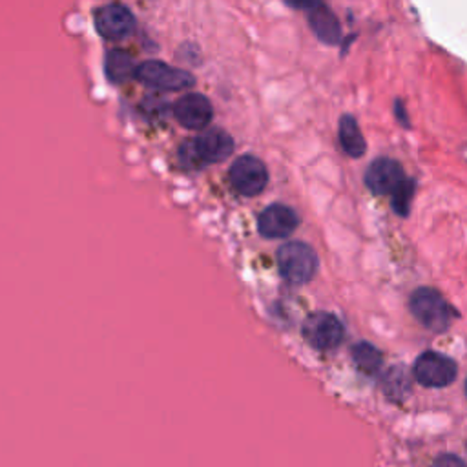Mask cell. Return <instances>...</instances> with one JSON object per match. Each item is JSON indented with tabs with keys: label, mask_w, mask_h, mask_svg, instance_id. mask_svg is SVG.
I'll return each mask as SVG.
<instances>
[{
	"label": "cell",
	"mask_w": 467,
	"mask_h": 467,
	"mask_svg": "<svg viewBox=\"0 0 467 467\" xmlns=\"http://www.w3.org/2000/svg\"><path fill=\"white\" fill-rule=\"evenodd\" d=\"M309 23L316 37L325 45H338L342 39V30L336 15L329 10L323 0H314L311 8L307 10Z\"/></svg>",
	"instance_id": "12"
},
{
	"label": "cell",
	"mask_w": 467,
	"mask_h": 467,
	"mask_svg": "<svg viewBox=\"0 0 467 467\" xmlns=\"http://www.w3.org/2000/svg\"><path fill=\"white\" fill-rule=\"evenodd\" d=\"M283 3L293 10H309L314 0H283Z\"/></svg>",
	"instance_id": "18"
},
{
	"label": "cell",
	"mask_w": 467,
	"mask_h": 467,
	"mask_svg": "<svg viewBox=\"0 0 467 467\" xmlns=\"http://www.w3.org/2000/svg\"><path fill=\"white\" fill-rule=\"evenodd\" d=\"M465 392H467V383H465Z\"/></svg>",
	"instance_id": "19"
},
{
	"label": "cell",
	"mask_w": 467,
	"mask_h": 467,
	"mask_svg": "<svg viewBox=\"0 0 467 467\" xmlns=\"http://www.w3.org/2000/svg\"><path fill=\"white\" fill-rule=\"evenodd\" d=\"M280 274L293 285L309 283L318 271V254L303 242H289L278 251Z\"/></svg>",
	"instance_id": "2"
},
{
	"label": "cell",
	"mask_w": 467,
	"mask_h": 467,
	"mask_svg": "<svg viewBox=\"0 0 467 467\" xmlns=\"http://www.w3.org/2000/svg\"><path fill=\"white\" fill-rule=\"evenodd\" d=\"M95 26L104 39L119 41V39H124L128 34H132L135 26V19L132 12L123 5H110L101 8L95 14Z\"/></svg>",
	"instance_id": "11"
},
{
	"label": "cell",
	"mask_w": 467,
	"mask_h": 467,
	"mask_svg": "<svg viewBox=\"0 0 467 467\" xmlns=\"http://www.w3.org/2000/svg\"><path fill=\"white\" fill-rule=\"evenodd\" d=\"M340 144L351 157H362L367 150V143L358 126V121L345 114L340 119Z\"/></svg>",
	"instance_id": "13"
},
{
	"label": "cell",
	"mask_w": 467,
	"mask_h": 467,
	"mask_svg": "<svg viewBox=\"0 0 467 467\" xmlns=\"http://www.w3.org/2000/svg\"><path fill=\"white\" fill-rule=\"evenodd\" d=\"M414 190H416L414 181L405 177L402 186L392 194V208L396 210L398 215H407L409 214L411 203H412V197H414Z\"/></svg>",
	"instance_id": "16"
},
{
	"label": "cell",
	"mask_w": 467,
	"mask_h": 467,
	"mask_svg": "<svg viewBox=\"0 0 467 467\" xmlns=\"http://www.w3.org/2000/svg\"><path fill=\"white\" fill-rule=\"evenodd\" d=\"M174 115L177 123L190 130H204L212 117L214 110L210 101L201 94H188L181 97L174 106Z\"/></svg>",
	"instance_id": "10"
},
{
	"label": "cell",
	"mask_w": 467,
	"mask_h": 467,
	"mask_svg": "<svg viewBox=\"0 0 467 467\" xmlns=\"http://www.w3.org/2000/svg\"><path fill=\"white\" fill-rule=\"evenodd\" d=\"M300 226V215L294 208L276 203L267 206L258 217V230L267 240H285Z\"/></svg>",
	"instance_id": "8"
},
{
	"label": "cell",
	"mask_w": 467,
	"mask_h": 467,
	"mask_svg": "<svg viewBox=\"0 0 467 467\" xmlns=\"http://www.w3.org/2000/svg\"><path fill=\"white\" fill-rule=\"evenodd\" d=\"M106 74L112 83H124L132 74L135 75L134 59L124 50H112L106 57Z\"/></svg>",
	"instance_id": "14"
},
{
	"label": "cell",
	"mask_w": 467,
	"mask_h": 467,
	"mask_svg": "<svg viewBox=\"0 0 467 467\" xmlns=\"http://www.w3.org/2000/svg\"><path fill=\"white\" fill-rule=\"evenodd\" d=\"M411 313L414 318L432 333H443L449 329L456 313L445 302V298L434 291L422 287L411 296Z\"/></svg>",
	"instance_id": "3"
},
{
	"label": "cell",
	"mask_w": 467,
	"mask_h": 467,
	"mask_svg": "<svg viewBox=\"0 0 467 467\" xmlns=\"http://www.w3.org/2000/svg\"><path fill=\"white\" fill-rule=\"evenodd\" d=\"M353 360L360 371L365 374H374L382 365V354L371 343H358L353 347Z\"/></svg>",
	"instance_id": "15"
},
{
	"label": "cell",
	"mask_w": 467,
	"mask_h": 467,
	"mask_svg": "<svg viewBox=\"0 0 467 467\" xmlns=\"http://www.w3.org/2000/svg\"><path fill=\"white\" fill-rule=\"evenodd\" d=\"M432 467H467V465L454 454H442L434 460Z\"/></svg>",
	"instance_id": "17"
},
{
	"label": "cell",
	"mask_w": 467,
	"mask_h": 467,
	"mask_svg": "<svg viewBox=\"0 0 467 467\" xmlns=\"http://www.w3.org/2000/svg\"><path fill=\"white\" fill-rule=\"evenodd\" d=\"M234 152V139L219 128H210L179 148L183 166L199 170L206 164L221 163Z\"/></svg>",
	"instance_id": "1"
},
{
	"label": "cell",
	"mask_w": 467,
	"mask_h": 467,
	"mask_svg": "<svg viewBox=\"0 0 467 467\" xmlns=\"http://www.w3.org/2000/svg\"><path fill=\"white\" fill-rule=\"evenodd\" d=\"M414 378L423 387H445L456 378V365L451 358L427 351L414 362Z\"/></svg>",
	"instance_id": "7"
},
{
	"label": "cell",
	"mask_w": 467,
	"mask_h": 467,
	"mask_svg": "<svg viewBox=\"0 0 467 467\" xmlns=\"http://www.w3.org/2000/svg\"><path fill=\"white\" fill-rule=\"evenodd\" d=\"M303 336L318 351L336 349L343 340V325L331 313H314L303 323Z\"/></svg>",
	"instance_id": "6"
},
{
	"label": "cell",
	"mask_w": 467,
	"mask_h": 467,
	"mask_svg": "<svg viewBox=\"0 0 467 467\" xmlns=\"http://www.w3.org/2000/svg\"><path fill=\"white\" fill-rule=\"evenodd\" d=\"M228 179L238 194L245 197H254L267 188L269 172L262 159L254 155H242L232 163L228 170Z\"/></svg>",
	"instance_id": "5"
},
{
	"label": "cell",
	"mask_w": 467,
	"mask_h": 467,
	"mask_svg": "<svg viewBox=\"0 0 467 467\" xmlns=\"http://www.w3.org/2000/svg\"><path fill=\"white\" fill-rule=\"evenodd\" d=\"M135 77L148 88L157 92H183L195 84L192 74L168 66L161 61H146L135 68Z\"/></svg>",
	"instance_id": "4"
},
{
	"label": "cell",
	"mask_w": 467,
	"mask_h": 467,
	"mask_svg": "<svg viewBox=\"0 0 467 467\" xmlns=\"http://www.w3.org/2000/svg\"><path fill=\"white\" fill-rule=\"evenodd\" d=\"M405 181L403 168L398 161L380 157L365 172V184L376 195H392Z\"/></svg>",
	"instance_id": "9"
}]
</instances>
